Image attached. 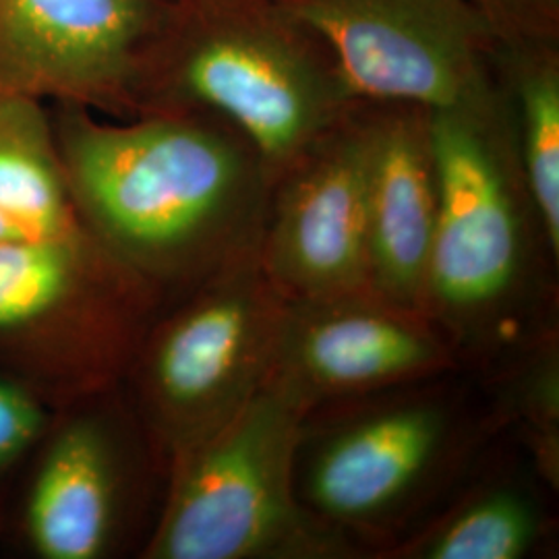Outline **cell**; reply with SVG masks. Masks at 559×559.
I'll return each mask as SVG.
<instances>
[{
	"mask_svg": "<svg viewBox=\"0 0 559 559\" xmlns=\"http://www.w3.org/2000/svg\"><path fill=\"white\" fill-rule=\"evenodd\" d=\"M164 0H0V102L50 100L120 119L141 83Z\"/></svg>",
	"mask_w": 559,
	"mask_h": 559,
	"instance_id": "obj_10",
	"label": "cell"
},
{
	"mask_svg": "<svg viewBox=\"0 0 559 559\" xmlns=\"http://www.w3.org/2000/svg\"><path fill=\"white\" fill-rule=\"evenodd\" d=\"M164 302L87 226L0 240V355L69 400L119 385Z\"/></svg>",
	"mask_w": 559,
	"mask_h": 559,
	"instance_id": "obj_7",
	"label": "cell"
},
{
	"mask_svg": "<svg viewBox=\"0 0 559 559\" xmlns=\"http://www.w3.org/2000/svg\"><path fill=\"white\" fill-rule=\"evenodd\" d=\"M493 40L514 48L551 46L559 34V0H471Z\"/></svg>",
	"mask_w": 559,
	"mask_h": 559,
	"instance_id": "obj_18",
	"label": "cell"
},
{
	"mask_svg": "<svg viewBox=\"0 0 559 559\" xmlns=\"http://www.w3.org/2000/svg\"><path fill=\"white\" fill-rule=\"evenodd\" d=\"M367 110L371 124L369 284L383 297L423 311L438 221L429 110L417 104H367Z\"/></svg>",
	"mask_w": 559,
	"mask_h": 559,
	"instance_id": "obj_13",
	"label": "cell"
},
{
	"mask_svg": "<svg viewBox=\"0 0 559 559\" xmlns=\"http://www.w3.org/2000/svg\"><path fill=\"white\" fill-rule=\"evenodd\" d=\"M0 214L27 237L83 228L41 102H0Z\"/></svg>",
	"mask_w": 559,
	"mask_h": 559,
	"instance_id": "obj_15",
	"label": "cell"
},
{
	"mask_svg": "<svg viewBox=\"0 0 559 559\" xmlns=\"http://www.w3.org/2000/svg\"><path fill=\"white\" fill-rule=\"evenodd\" d=\"M305 411L276 385L166 466L145 559H359L300 506L293 464Z\"/></svg>",
	"mask_w": 559,
	"mask_h": 559,
	"instance_id": "obj_5",
	"label": "cell"
},
{
	"mask_svg": "<svg viewBox=\"0 0 559 559\" xmlns=\"http://www.w3.org/2000/svg\"><path fill=\"white\" fill-rule=\"evenodd\" d=\"M313 34L357 104L427 110L496 96L487 57L493 36L471 0H270Z\"/></svg>",
	"mask_w": 559,
	"mask_h": 559,
	"instance_id": "obj_8",
	"label": "cell"
},
{
	"mask_svg": "<svg viewBox=\"0 0 559 559\" xmlns=\"http://www.w3.org/2000/svg\"><path fill=\"white\" fill-rule=\"evenodd\" d=\"M462 369L420 309L373 288L288 299L267 383L311 408Z\"/></svg>",
	"mask_w": 559,
	"mask_h": 559,
	"instance_id": "obj_12",
	"label": "cell"
},
{
	"mask_svg": "<svg viewBox=\"0 0 559 559\" xmlns=\"http://www.w3.org/2000/svg\"><path fill=\"white\" fill-rule=\"evenodd\" d=\"M558 491L503 433L459 491L381 559H533L556 551Z\"/></svg>",
	"mask_w": 559,
	"mask_h": 559,
	"instance_id": "obj_14",
	"label": "cell"
},
{
	"mask_svg": "<svg viewBox=\"0 0 559 559\" xmlns=\"http://www.w3.org/2000/svg\"><path fill=\"white\" fill-rule=\"evenodd\" d=\"M503 433L464 369L328 402L300 420L295 491L359 558L381 559L459 491Z\"/></svg>",
	"mask_w": 559,
	"mask_h": 559,
	"instance_id": "obj_3",
	"label": "cell"
},
{
	"mask_svg": "<svg viewBox=\"0 0 559 559\" xmlns=\"http://www.w3.org/2000/svg\"><path fill=\"white\" fill-rule=\"evenodd\" d=\"M23 237L27 235H23L15 224H11L0 214V240L23 239Z\"/></svg>",
	"mask_w": 559,
	"mask_h": 559,
	"instance_id": "obj_20",
	"label": "cell"
},
{
	"mask_svg": "<svg viewBox=\"0 0 559 559\" xmlns=\"http://www.w3.org/2000/svg\"><path fill=\"white\" fill-rule=\"evenodd\" d=\"M119 385L78 400L41 454L25 500V533L40 558L115 556L141 522L150 477L166 473Z\"/></svg>",
	"mask_w": 559,
	"mask_h": 559,
	"instance_id": "obj_9",
	"label": "cell"
},
{
	"mask_svg": "<svg viewBox=\"0 0 559 559\" xmlns=\"http://www.w3.org/2000/svg\"><path fill=\"white\" fill-rule=\"evenodd\" d=\"M141 104V112L185 108L228 122L274 179L357 106L332 60L270 0L168 2Z\"/></svg>",
	"mask_w": 559,
	"mask_h": 559,
	"instance_id": "obj_4",
	"label": "cell"
},
{
	"mask_svg": "<svg viewBox=\"0 0 559 559\" xmlns=\"http://www.w3.org/2000/svg\"><path fill=\"white\" fill-rule=\"evenodd\" d=\"M512 62L514 133L526 191L559 258V62L549 46H524Z\"/></svg>",
	"mask_w": 559,
	"mask_h": 559,
	"instance_id": "obj_16",
	"label": "cell"
},
{
	"mask_svg": "<svg viewBox=\"0 0 559 559\" xmlns=\"http://www.w3.org/2000/svg\"><path fill=\"white\" fill-rule=\"evenodd\" d=\"M286 307L258 255L164 302L120 381L164 466L265 388Z\"/></svg>",
	"mask_w": 559,
	"mask_h": 559,
	"instance_id": "obj_6",
	"label": "cell"
},
{
	"mask_svg": "<svg viewBox=\"0 0 559 559\" xmlns=\"http://www.w3.org/2000/svg\"><path fill=\"white\" fill-rule=\"evenodd\" d=\"M503 431L519 441L543 479L559 489V336L543 340L479 380Z\"/></svg>",
	"mask_w": 559,
	"mask_h": 559,
	"instance_id": "obj_17",
	"label": "cell"
},
{
	"mask_svg": "<svg viewBox=\"0 0 559 559\" xmlns=\"http://www.w3.org/2000/svg\"><path fill=\"white\" fill-rule=\"evenodd\" d=\"M46 429V411L38 392L0 376V477L38 441Z\"/></svg>",
	"mask_w": 559,
	"mask_h": 559,
	"instance_id": "obj_19",
	"label": "cell"
},
{
	"mask_svg": "<svg viewBox=\"0 0 559 559\" xmlns=\"http://www.w3.org/2000/svg\"><path fill=\"white\" fill-rule=\"evenodd\" d=\"M438 221L423 311L487 380L559 336L558 263L526 191L508 106L429 110Z\"/></svg>",
	"mask_w": 559,
	"mask_h": 559,
	"instance_id": "obj_2",
	"label": "cell"
},
{
	"mask_svg": "<svg viewBox=\"0 0 559 559\" xmlns=\"http://www.w3.org/2000/svg\"><path fill=\"white\" fill-rule=\"evenodd\" d=\"M371 124L357 104L272 182L258 260L286 299L371 288L367 189Z\"/></svg>",
	"mask_w": 559,
	"mask_h": 559,
	"instance_id": "obj_11",
	"label": "cell"
},
{
	"mask_svg": "<svg viewBox=\"0 0 559 559\" xmlns=\"http://www.w3.org/2000/svg\"><path fill=\"white\" fill-rule=\"evenodd\" d=\"M50 120L81 221L166 300L258 255L274 177L228 122L185 108L112 122L73 104Z\"/></svg>",
	"mask_w": 559,
	"mask_h": 559,
	"instance_id": "obj_1",
	"label": "cell"
},
{
	"mask_svg": "<svg viewBox=\"0 0 559 559\" xmlns=\"http://www.w3.org/2000/svg\"><path fill=\"white\" fill-rule=\"evenodd\" d=\"M164 2H177V0H164Z\"/></svg>",
	"mask_w": 559,
	"mask_h": 559,
	"instance_id": "obj_21",
	"label": "cell"
}]
</instances>
